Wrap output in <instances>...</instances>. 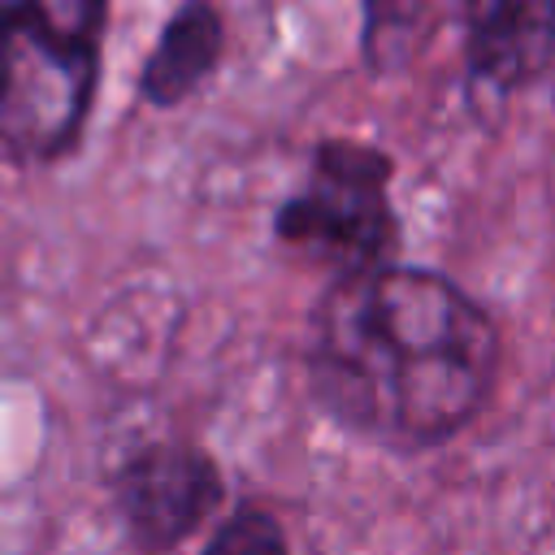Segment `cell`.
I'll return each instance as SVG.
<instances>
[{
  "label": "cell",
  "mask_w": 555,
  "mask_h": 555,
  "mask_svg": "<svg viewBox=\"0 0 555 555\" xmlns=\"http://www.w3.org/2000/svg\"><path fill=\"white\" fill-rule=\"evenodd\" d=\"M503 360L494 317L434 269L343 273L312 312L317 403L390 451H429L486 408Z\"/></svg>",
  "instance_id": "1"
},
{
  "label": "cell",
  "mask_w": 555,
  "mask_h": 555,
  "mask_svg": "<svg viewBox=\"0 0 555 555\" xmlns=\"http://www.w3.org/2000/svg\"><path fill=\"white\" fill-rule=\"evenodd\" d=\"M100 87V39L0 9V156L56 165L78 152Z\"/></svg>",
  "instance_id": "2"
},
{
  "label": "cell",
  "mask_w": 555,
  "mask_h": 555,
  "mask_svg": "<svg viewBox=\"0 0 555 555\" xmlns=\"http://www.w3.org/2000/svg\"><path fill=\"white\" fill-rule=\"evenodd\" d=\"M390 156L360 139H325L312 152L304 186L273 217L278 243L343 273L390 264L399 217L390 204Z\"/></svg>",
  "instance_id": "3"
},
{
  "label": "cell",
  "mask_w": 555,
  "mask_h": 555,
  "mask_svg": "<svg viewBox=\"0 0 555 555\" xmlns=\"http://www.w3.org/2000/svg\"><path fill=\"white\" fill-rule=\"evenodd\" d=\"M108 494L126 542L139 555H169L212 520L225 477L195 442H143L113 468Z\"/></svg>",
  "instance_id": "4"
},
{
  "label": "cell",
  "mask_w": 555,
  "mask_h": 555,
  "mask_svg": "<svg viewBox=\"0 0 555 555\" xmlns=\"http://www.w3.org/2000/svg\"><path fill=\"white\" fill-rule=\"evenodd\" d=\"M464 56L494 91L538 82L555 61V0H464Z\"/></svg>",
  "instance_id": "5"
},
{
  "label": "cell",
  "mask_w": 555,
  "mask_h": 555,
  "mask_svg": "<svg viewBox=\"0 0 555 555\" xmlns=\"http://www.w3.org/2000/svg\"><path fill=\"white\" fill-rule=\"evenodd\" d=\"M221 48H225V26H221L217 4H208V0L178 4L139 69L143 104L173 108V104L191 100L199 91V82L217 69Z\"/></svg>",
  "instance_id": "6"
},
{
  "label": "cell",
  "mask_w": 555,
  "mask_h": 555,
  "mask_svg": "<svg viewBox=\"0 0 555 555\" xmlns=\"http://www.w3.org/2000/svg\"><path fill=\"white\" fill-rule=\"evenodd\" d=\"M434 13V0H364V48L377 69L399 65L412 43L421 39L425 22Z\"/></svg>",
  "instance_id": "7"
},
{
  "label": "cell",
  "mask_w": 555,
  "mask_h": 555,
  "mask_svg": "<svg viewBox=\"0 0 555 555\" xmlns=\"http://www.w3.org/2000/svg\"><path fill=\"white\" fill-rule=\"evenodd\" d=\"M199 555H291V542H286L282 520L269 507L243 503L212 529Z\"/></svg>",
  "instance_id": "8"
},
{
  "label": "cell",
  "mask_w": 555,
  "mask_h": 555,
  "mask_svg": "<svg viewBox=\"0 0 555 555\" xmlns=\"http://www.w3.org/2000/svg\"><path fill=\"white\" fill-rule=\"evenodd\" d=\"M0 9H9V13H30V17H43V22H52V26H65V30L104 39L108 0H0Z\"/></svg>",
  "instance_id": "9"
}]
</instances>
